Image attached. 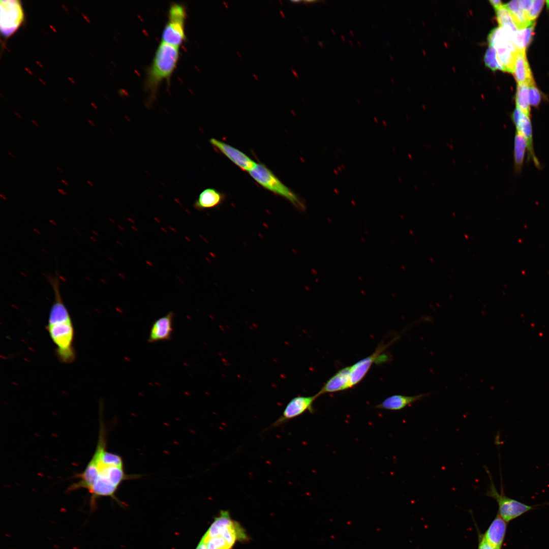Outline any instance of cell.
I'll list each match as a JSON object with an SVG mask.
<instances>
[{"mask_svg": "<svg viewBox=\"0 0 549 549\" xmlns=\"http://www.w3.org/2000/svg\"><path fill=\"white\" fill-rule=\"evenodd\" d=\"M138 475L125 473L123 461L119 455L107 450L106 432L102 418L100 419L98 441L94 453L84 469L74 477L77 481L68 488L69 492L85 489L90 495V509L96 508L97 500L111 497L119 502L115 493L120 484Z\"/></svg>", "mask_w": 549, "mask_h": 549, "instance_id": "cell-1", "label": "cell"}, {"mask_svg": "<svg viewBox=\"0 0 549 549\" xmlns=\"http://www.w3.org/2000/svg\"><path fill=\"white\" fill-rule=\"evenodd\" d=\"M46 277L54 295L49 314L47 330L56 347L57 357L61 362L71 363L76 357L73 347L74 330L70 315L62 296L60 276L56 272L54 274H48Z\"/></svg>", "mask_w": 549, "mask_h": 549, "instance_id": "cell-2", "label": "cell"}, {"mask_svg": "<svg viewBox=\"0 0 549 549\" xmlns=\"http://www.w3.org/2000/svg\"><path fill=\"white\" fill-rule=\"evenodd\" d=\"M179 55V47L161 41L146 73L145 85L151 94H155L163 81L170 78L178 64Z\"/></svg>", "mask_w": 549, "mask_h": 549, "instance_id": "cell-3", "label": "cell"}, {"mask_svg": "<svg viewBox=\"0 0 549 549\" xmlns=\"http://www.w3.org/2000/svg\"><path fill=\"white\" fill-rule=\"evenodd\" d=\"M250 176L261 187L289 201L295 207L304 211V201L296 193L285 185L265 165L256 163L249 172Z\"/></svg>", "mask_w": 549, "mask_h": 549, "instance_id": "cell-4", "label": "cell"}, {"mask_svg": "<svg viewBox=\"0 0 549 549\" xmlns=\"http://www.w3.org/2000/svg\"><path fill=\"white\" fill-rule=\"evenodd\" d=\"M187 10L184 5L173 3L168 11V18L163 28L161 41L176 47L182 44L186 39L185 22Z\"/></svg>", "mask_w": 549, "mask_h": 549, "instance_id": "cell-5", "label": "cell"}, {"mask_svg": "<svg viewBox=\"0 0 549 549\" xmlns=\"http://www.w3.org/2000/svg\"><path fill=\"white\" fill-rule=\"evenodd\" d=\"M484 469L488 474L490 483L488 486L486 495L495 499L498 504V513L507 523L521 516L533 509V506L527 505L516 500L506 496L502 484L500 493L496 489L492 477L487 467Z\"/></svg>", "mask_w": 549, "mask_h": 549, "instance_id": "cell-6", "label": "cell"}, {"mask_svg": "<svg viewBox=\"0 0 549 549\" xmlns=\"http://www.w3.org/2000/svg\"><path fill=\"white\" fill-rule=\"evenodd\" d=\"M510 33L506 29L499 26L492 30L488 35L489 45L496 51L498 61L503 71L513 72L516 48L510 40Z\"/></svg>", "mask_w": 549, "mask_h": 549, "instance_id": "cell-7", "label": "cell"}, {"mask_svg": "<svg viewBox=\"0 0 549 549\" xmlns=\"http://www.w3.org/2000/svg\"><path fill=\"white\" fill-rule=\"evenodd\" d=\"M204 535L207 537L220 535L234 545L237 541L248 540L244 529L237 522L231 518L229 512L226 510L220 512Z\"/></svg>", "mask_w": 549, "mask_h": 549, "instance_id": "cell-8", "label": "cell"}, {"mask_svg": "<svg viewBox=\"0 0 549 549\" xmlns=\"http://www.w3.org/2000/svg\"><path fill=\"white\" fill-rule=\"evenodd\" d=\"M24 14L19 1H1V30L5 37H9L22 23Z\"/></svg>", "mask_w": 549, "mask_h": 549, "instance_id": "cell-9", "label": "cell"}, {"mask_svg": "<svg viewBox=\"0 0 549 549\" xmlns=\"http://www.w3.org/2000/svg\"><path fill=\"white\" fill-rule=\"evenodd\" d=\"M318 397L316 393L311 396H296L292 398L286 405L281 415L265 431L282 425L306 411L313 412V404Z\"/></svg>", "mask_w": 549, "mask_h": 549, "instance_id": "cell-10", "label": "cell"}, {"mask_svg": "<svg viewBox=\"0 0 549 549\" xmlns=\"http://www.w3.org/2000/svg\"><path fill=\"white\" fill-rule=\"evenodd\" d=\"M511 118L516 128V132L520 134L526 141L527 161H532L537 169H541V165L534 151L533 127L530 116L516 107L511 114Z\"/></svg>", "mask_w": 549, "mask_h": 549, "instance_id": "cell-11", "label": "cell"}, {"mask_svg": "<svg viewBox=\"0 0 549 549\" xmlns=\"http://www.w3.org/2000/svg\"><path fill=\"white\" fill-rule=\"evenodd\" d=\"M396 340V339L395 338L387 344L381 343L372 354L361 359L350 366L351 387L357 385L364 378L375 361L377 360L385 350Z\"/></svg>", "mask_w": 549, "mask_h": 549, "instance_id": "cell-12", "label": "cell"}, {"mask_svg": "<svg viewBox=\"0 0 549 549\" xmlns=\"http://www.w3.org/2000/svg\"><path fill=\"white\" fill-rule=\"evenodd\" d=\"M209 142L242 170L249 172L257 163L243 152L223 141L212 138Z\"/></svg>", "mask_w": 549, "mask_h": 549, "instance_id": "cell-13", "label": "cell"}, {"mask_svg": "<svg viewBox=\"0 0 549 549\" xmlns=\"http://www.w3.org/2000/svg\"><path fill=\"white\" fill-rule=\"evenodd\" d=\"M174 317V312L170 311L154 321L150 328L148 342L154 343L171 340L173 331Z\"/></svg>", "mask_w": 549, "mask_h": 549, "instance_id": "cell-14", "label": "cell"}, {"mask_svg": "<svg viewBox=\"0 0 549 549\" xmlns=\"http://www.w3.org/2000/svg\"><path fill=\"white\" fill-rule=\"evenodd\" d=\"M351 368L344 367L331 376L317 393L319 396L325 393L336 392L351 387Z\"/></svg>", "mask_w": 549, "mask_h": 549, "instance_id": "cell-15", "label": "cell"}, {"mask_svg": "<svg viewBox=\"0 0 549 549\" xmlns=\"http://www.w3.org/2000/svg\"><path fill=\"white\" fill-rule=\"evenodd\" d=\"M507 523L497 513L485 533L482 534L485 540L495 549L502 548L506 535Z\"/></svg>", "mask_w": 549, "mask_h": 549, "instance_id": "cell-16", "label": "cell"}, {"mask_svg": "<svg viewBox=\"0 0 549 549\" xmlns=\"http://www.w3.org/2000/svg\"><path fill=\"white\" fill-rule=\"evenodd\" d=\"M430 394V393H421L414 396L402 394L392 395L376 405L375 408L391 411L400 410L428 396Z\"/></svg>", "mask_w": 549, "mask_h": 549, "instance_id": "cell-17", "label": "cell"}, {"mask_svg": "<svg viewBox=\"0 0 549 549\" xmlns=\"http://www.w3.org/2000/svg\"><path fill=\"white\" fill-rule=\"evenodd\" d=\"M224 199L223 193L214 188H208L199 194L193 206L198 210L211 209L220 205Z\"/></svg>", "mask_w": 549, "mask_h": 549, "instance_id": "cell-18", "label": "cell"}, {"mask_svg": "<svg viewBox=\"0 0 549 549\" xmlns=\"http://www.w3.org/2000/svg\"><path fill=\"white\" fill-rule=\"evenodd\" d=\"M512 74L518 83L534 82L525 50H517L515 56Z\"/></svg>", "mask_w": 549, "mask_h": 549, "instance_id": "cell-19", "label": "cell"}, {"mask_svg": "<svg viewBox=\"0 0 549 549\" xmlns=\"http://www.w3.org/2000/svg\"><path fill=\"white\" fill-rule=\"evenodd\" d=\"M526 151L527 143L525 139L516 132L513 140V165L514 172L516 175L522 172Z\"/></svg>", "mask_w": 549, "mask_h": 549, "instance_id": "cell-20", "label": "cell"}, {"mask_svg": "<svg viewBox=\"0 0 549 549\" xmlns=\"http://www.w3.org/2000/svg\"><path fill=\"white\" fill-rule=\"evenodd\" d=\"M535 23L527 28L517 29L510 37V40L517 50H525L532 39Z\"/></svg>", "mask_w": 549, "mask_h": 549, "instance_id": "cell-21", "label": "cell"}, {"mask_svg": "<svg viewBox=\"0 0 549 549\" xmlns=\"http://www.w3.org/2000/svg\"><path fill=\"white\" fill-rule=\"evenodd\" d=\"M505 6L510 11L517 29L527 28L534 23L528 19L526 13L520 7L518 1H510Z\"/></svg>", "mask_w": 549, "mask_h": 549, "instance_id": "cell-22", "label": "cell"}, {"mask_svg": "<svg viewBox=\"0 0 549 549\" xmlns=\"http://www.w3.org/2000/svg\"><path fill=\"white\" fill-rule=\"evenodd\" d=\"M528 83H518L515 97L516 108L530 116V107L529 99Z\"/></svg>", "mask_w": 549, "mask_h": 549, "instance_id": "cell-23", "label": "cell"}, {"mask_svg": "<svg viewBox=\"0 0 549 549\" xmlns=\"http://www.w3.org/2000/svg\"><path fill=\"white\" fill-rule=\"evenodd\" d=\"M495 10L499 26L508 28L514 31L517 30L510 11L504 4Z\"/></svg>", "mask_w": 549, "mask_h": 549, "instance_id": "cell-24", "label": "cell"}, {"mask_svg": "<svg viewBox=\"0 0 549 549\" xmlns=\"http://www.w3.org/2000/svg\"><path fill=\"white\" fill-rule=\"evenodd\" d=\"M204 542L206 549H232L234 545L220 535L207 537L204 535L201 538Z\"/></svg>", "mask_w": 549, "mask_h": 549, "instance_id": "cell-25", "label": "cell"}, {"mask_svg": "<svg viewBox=\"0 0 549 549\" xmlns=\"http://www.w3.org/2000/svg\"><path fill=\"white\" fill-rule=\"evenodd\" d=\"M484 62L485 65L493 71H503L498 61L496 49L493 46H489L484 56Z\"/></svg>", "mask_w": 549, "mask_h": 549, "instance_id": "cell-26", "label": "cell"}, {"mask_svg": "<svg viewBox=\"0 0 549 549\" xmlns=\"http://www.w3.org/2000/svg\"><path fill=\"white\" fill-rule=\"evenodd\" d=\"M529 99L530 105L534 107H538L540 103L541 94L536 87L534 82L529 85Z\"/></svg>", "mask_w": 549, "mask_h": 549, "instance_id": "cell-27", "label": "cell"}, {"mask_svg": "<svg viewBox=\"0 0 549 549\" xmlns=\"http://www.w3.org/2000/svg\"><path fill=\"white\" fill-rule=\"evenodd\" d=\"M544 3L545 1L542 0L533 1L530 10L527 13L528 19L530 21L533 22V21L538 17Z\"/></svg>", "mask_w": 549, "mask_h": 549, "instance_id": "cell-28", "label": "cell"}, {"mask_svg": "<svg viewBox=\"0 0 549 549\" xmlns=\"http://www.w3.org/2000/svg\"><path fill=\"white\" fill-rule=\"evenodd\" d=\"M478 549H495L484 539L482 534L478 533Z\"/></svg>", "mask_w": 549, "mask_h": 549, "instance_id": "cell-29", "label": "cell"}, {"mask_svg": "<svg viewBox=\"0 0 549 549\" xmlns=\"http://www.w3.org/2000/svg\"><path fill=\"white\" fill-rule=\"evenodd\" d=\"M533 1L532 0H521L518 1L520 7L526 13L530 10Z\"/></svg>", "mask_w": 549, "mask_h": 549, "instance_id": "cell-30", "label": "cell"}, {"mask_svg": "<svg viewBox=\"0 0 549 549\" xmlns=\"http://www.w3.org/2000/svg\"><path fill=\"white\" fill-rule=\"evenodd\" d=\"M490 3L495 10L498 9L503 5L502 2L499 0H491L490 1Z\"/></svg>", "mask_w": 549, "mask_h": 549, "instance_id": "cell-31", "label": "cell"}, {"mask_svg": "<svg viewBox=\"0 0 549 549\" xmlns=\"http://www.w3.org/2000/svg\"><path fill=\"white\" fill-rule=\"evenodd\" d=\"M195 549H206L204 542L201 539Z\"/></svg>", "mask_w": 549, "mask_h": 549, "instance_id": "cell-32", "label": "cell"}, {"mask_svg": "<svg viewBox=\"0 0 549 549\" xmlns=\"http://www.w3.org/2000/svg\"><path fill=\"white\" fill-rule=\"evenodd\" d=\"M57 190L60 194H61L63 195H67V192L64 190H63L62 189L58 188V189H57Z\"/></svg>", "mask_w": 549, "mask_h": 549, "instance_id": "cell-33", "label": "cell"}, {"mask_svg": "<svg viewBox=\"0 0 549 549\" xmlns=\"http://www.w3.org/2000/svg\"><path fill=\"white\" fill-rule=\"evenodd\" d=\"M31 122H32V124H34V125H35V126L36 127H40V126H39V124H38V123H37V122L36 121H35V120H34V119H32V120H31Z\"/></svg>", "mask_w": 549, "mask_h": 549, "instance_id": "cell-34", "label": "cell"}, {"mask_svg": "<svg viewBox=\"0 0 549 549\" xmlns=\"http://www.w3.org/2000/svg\"><path fill=\"white\" fill-rule=\"evenodd\" d=\"M61 182L66 186H68L69 185V184L65 179H62Z\"/></svg>", "mask_w": 549, "mask_h": 549, "instance_id": "cell-35", "label": "cell"}, {"mask_svg": "<svg viewBox=\"0 0 549 549\" xmlns=\"http://www.w3.org/2000/svg\"><path fill=\"white\" fill-rule=\"evenodd\" d=\"M86 182L87 183V184H88V185H89V186H90V187H94V183H93V182L92 181H91L90 180H87L86 181Z\"/></svg>", "mask_w": 549, "mask_h": 549, "instance_id": "cell-36", "label": "cell"}, {"mask_svg": "<svg viewBox=\"0 0 549 549\" xmlns=\"http://www.w3.org/2000/svg\"><path fill=\"white\" fill-rule=\"evenodd\" d=\"M87 121H88V123L90 125V126H92L93 127H95V125L94 123L92 120H90V119H88Z\"/></svg>", "mask_w": 549, "mask_h": 549, "instance_id": "cell-37", "label": "cell"}, {"mask_svg": "<svg viewBox=\"0 0 549 549\" xmlns=\"http://www.w3.org/2000/svg\"><path fill=\"white\" fill-rule=\"evenodd\" d=\"M291 71H292V72L293 74V75H294V76H295L296 77H297V78H298V75L297 73H296V71H295V70H294V69H291Z\"/></svg>", "mask_w": 549, "mask_h": 549, "instance_id": "cell-38", "label": "cell"}, {"mask_svg": "<svg viewBox=\"0 0 549 549\" xmlns=\"http://www.w3.org/2000/svg\"><path fill=\"white\" fill-rule=\"evenodd\" d=\"M7 153H8V155H9V156H10V157H12V158L13 159H14V158H15V155H14V154H13L12 152H10V151H7Z\"/></svg>", "mask_w": 549, "mask_h": 549, "instance_id": "cell-39", "label": "cell"}, {"mask_svg": "<svg viewBox=\"0 0 549 549\" xmlns=\"http://www.w3.org/2000/svg\"><path fill=\"white\" fill-rule=\"evenodd\" d=\"M56 169L60 173L64 172L63 169L59 166H56Z\"/></svg>", "mask_w": 549, "mask_h": 549, "instance_id": "cell-40", "label": "cell"}, {"mask_svg": "<svg viewBox=\"0 0 549 549\" xmlns=\"http://www.w3.org/2000/svg\"><path fill=\"white\" fill-rule=\"evenodd\" d=\"M14 114H15V115H16V116H17V117H18L19 118H20V119H21V118H22V116H21V115H20V114H19L18 113H17V112H15V113H14Z\"/></svg>", "mask_w": 549, "mask_h": 549, "instance_id": "cell-41", "label": "cell"}, {"mask_svg": "<svg viewBox=\"0 0 549 549\" xmlns=\"http://www.w3.org/2000/svg\"><path fill=\"white\" fill-rule=\"evenodd\" d=\"M223 4L225 6L226 8H227V9L229 8L228 5V4L227 3H226L225 2H223Z\"/></svg>", "mask_w": 549, "mask_h": 549, "instance_id": "cell-42", "label": "cell"}, {"mask_svg": "<svg viewBox=\"0 0 549 549\" xmlns=\"http://www.w3.org/2000/svg\"><path fill=\"white\" fill-rule=\"evenodd\" d=\"M253 77L254 78V79H255V80H258V79H258V76H257V75H256V74H254L253 75Z\"/></svg>", "mask_w": 549, "mask_h": 549, "instance_id": "cell-43", "label": "cell"}, {"mask_svg": "<svg viewBox=\"0 0 549 549\" xmlns=\"http://www.w3.org/2000/svg\"><path fill=\"white\" fill-rule=\"evenodd\" d=\"M0 196H1V197H2V198H3V199H4V200H6V199H7V197H6V196H5L4 195H3V194H0Z\"/></svg>", "mask_w": 549, "mask_h": 549, "instance_id": "cell-44", "label": "cell"}, {"mask_svg": "<svg viewBox=\"0 0 549 549\" xmlns=\"http://www.w3.org/2000/svg\"><path fill=\"white\" fill-rule=\"evenodd\" d=\"M280 14H281V15H282V17H283V18H285V14H284V13H283V11H280Z\"/></svg>", "mask_w": 549, "mask_h": 549, "instance_id": "cell-45", "label": "cell"}, {"mask_svg": "<svg viewBox=\"0 0 549 549\" xmlns=\"http://www.w3.org/2000/svg\"><path fill=\"white\" fill-rule=\"evenodd\" d=\"M291 2H294V3H298V2H299L300 1H291Z\"/></svg>", "mask_w": 549, "mask_h": 549, "instance_id": "cell-46", "label": "cell"}, {"mask_svg": "<svg viewBox=\"0 0 549 549\" xmlns=\"http://www.w3.org/2000/svg\"><path fill=\"white\" fill-rule=\"evenodd\" d=\"M237 54L239 56H240V57H241L240 53H239L238 51H237Z\"/></svg>", "mask_w": 549, "mask_h": 549, "instance_id": "cell-47", "label": "cell"}]
</instances>
